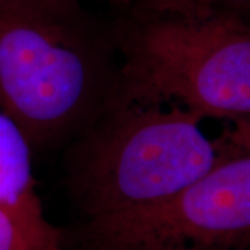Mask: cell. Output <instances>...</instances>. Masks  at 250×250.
Instances as JSON below:
<instances>
[{
	"mask_svg": "<svg viewBox=\"0 0 250 250\" xmlns=\"http://www.w3.org/2000/svg\"><path fill=\"white\" fill-rule=\"evenodd\" d=\"M231 150L177 195L138 211L90 220L86 243L113 250H250V121Z\"/></svg>",
	"mask_w": 250,
	"mask_h": 250,
	"instance_id": "4",
	"label": "cell"
},
{
	"mask_svg": "<svg viewBox=\"0 0 250 250\" xmlns=\"http://www.w3.org/2000/svg\"><path fill=\"white\" fill-rule=\"evenodd\" d=\"M125 106L177 104L250 121V21L239 13L153 16L125 45Z\"/></svg>",
	"mask_w": 250,
	"mask_h": 250,
	"instance_id": "2",
	"label": "cell"
},
{
	"mask_svg": "<svg viewBox=\"0 0 250 250\" xmlns=\"http://www.w3.org/2000/svg\"><path fill=\"white\" fill-rule=\"evenodd\" d=\"M62 242L42 239L29 232L0 205V250H60Z\"/></svg>",
	"mask_w": 250,
	"mask_h": 250,
	"instance_id": "7",
	"label": "cell"
},
{
	"mask_svg": "<svg viewBox=\"0 0 250 250\" xmlns=\"http://www.w3.org/2000/svg\"><path fill=\"white\" fill-rule=\"evenodd\" d=\"M60 250H113L110 248H106V246H100V245H93V243H85L83 246L81 248H72V249H65V248H62Z\"/></svg>",
	"mask_w": 250,
	"mask_h": 250,
	"instance_id": "8",
	"label": "cell"
},
{
	"mask_svg": "<svg viewBox=\"0 0 250 250\" xmlns=\"http://www.w3.org/2000/svg\"><path fill=\"white\" fill-rule=\"evenodd\" d=\"M28 136L0 106V205L29 232L52 242H62V231L46 220L36 190Z\"/></svg>",
	"mask_w": 250,
	"mask_h": 250,
	"instance_id": "5",
	"label": "cell"
},
{
	"mask_svg": "<svg viewBox=\"0 0 250 250\" xmlns=\"http://www.w3.org/2000/svg\"><path fill=\"white\" fill-rule=\"evenodd\" d=\"M203 118L177 104L125 106L81 149L71 189L90 220L164 202L200 178L231 150L233 123L215 138Z\"/></svg>",
	"mask_w": 250,
	"mask_h": 250,
	"instance_id": "1",
	"label": "cell"
},
{
	"mask_svg": "<svg viewBox=\"0 0 250 250\" xmlns=\"http://www.w3.org/2000/svg\"><path fill=\"white\" fill-rule=\"evenodd\" d=\"M153 16H192L232 11L249 4L250 0H136Z\"/></svg>",
	"mask_w": 250,
	"mask_h": 250,
	"instance_id": "6",
	"label": "cell"
},
{
	"mask_svg": "<svg viewBox=\"0 0 250 250\" xmlns=\"http://www.w3.org/2000/svg\"><path fill=\"white\" fill-rule=\"evenodd\" d=\"M99 78L98 47L72 0H0V106L31 145L75 124Z\"/></svg>",
	"mask_w": 250,
	"mask_h": 250,
	"instance_id": "3",
	"label": "cell"
}]
</instances>
